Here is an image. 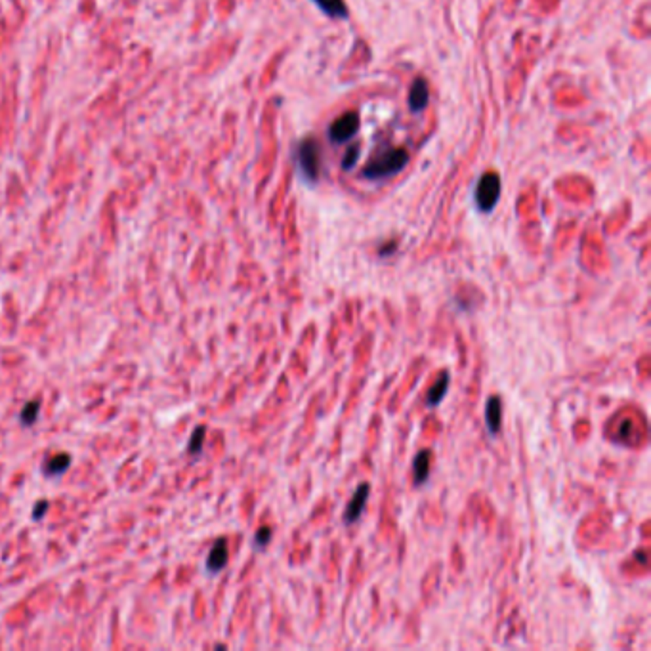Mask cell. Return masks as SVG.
Masks as SVG:
<instances>
[{
	"label": "cell",
	"mask_w": 651,
	"mask_h": 651,
	"mask_svg": "<svg viewBox=\"0 0 651 651\" xmlns=\"http://www.w3.org/2000/svg\"><path fill=\"white\" fill-rule=\"evenodd\" d=\"M272 527H260V530L256 531V535H254V546H256L258 550H262L265 544L272 541Z\"/></svg>",
	"instance_id": "9a60e30c"
},
{
	"label": "cell",
	"mask_w": 651,
	"mask_h": 651,
	"mask_svg": "<svg viewBox=\"0 0 651 651\" xmlns=\"http://www.w3.org/2000/svg\"><path fill=\"white\" fill-rule=\"evenodd\" d=\"M48 506H50V504H48V501H39V502H37V504H34V508H33V520H37V522H39V520H42V518H44V514H46Z\"/></svg>",
	"instance_id": "e0dca14e"
},
{
	"label": "cell",
	"mask_w": 651,
	"mask_h": 651,
	"mask_svg": "<svg viewBox=\"0 0 651 651\" xmlns=\"http://www.w3.org/2000/svg\"><path fill=\"white\" fill-rule=\"evenodd\" d=\"M430 462H432V451L422 449L416 453L413 461V482L414 485H424L430 478Z\"/></svg>",
	"instance_id": "9c48e42d"
},
{
	"label": "cell",
	"mask_w": 651,
	"mask_h": 651,
	"mask_svg": "<svg viewBox=\"0 0 651 651\" xmlns=\"http://www.w3.org/2000/svg\"><path fill=\"white\" fill-rule=\"evenodd\" d=\"M39 414H41V401L34 400V401L25 403V407L21 409V413H20L21 426H25V428L33 426L34 422L39 421Z\"/></svg>",
	"instance_id": "4fadbf2b"
},
{
	"label": "cell",
	"mask_w": 651,
	"mask_h": 651,
	"mask_svg": "<svg viewBox=\"0 0 651 651\" xmlns=\"http://www.w3.org/2000/svg\"><path fill=\"white\" fill-rule=\"evenodd\" d=\"M313 2L331 18H346L348 15V8L344 6L342 0H313Z\"/></svg>",
	"instance_id": "7c38bea8"
},
{
	"label": "cell",
	"mask_w": 651,
	"mask_h": 651,
	"mask_svg": "<svg viewBox=\"0 0 651 651\" xmlns=\"http://www.w3.org/2000/svg\"><path fill=\"white\" fill-rule=\"evenodd\" d=\"M409 161L407 151L403 150H394V151H388L382 157H379L374 163H371L365 169V178L369 180H382V178H388L395 174V172H400Z\"/></svg>",
	"instance_id": "6da1fadb"
},
{
	"label": "cell",
	"mask_w": 651,
	"mask_h": 651,
	"mask_svg": "<svg viewBox=\"0 0 651 651\" xmlns=\"http://www.w3.org/2000/svg\"><path fill=\"white\" fill-rule=\"evenodd\" d=\"M369 495H371V485L369 483H361L360 487L355 489L352 501L348 502L346 510H344V518H342L346 525H353V523L360 522L361 514H363V510L367 506V501H369Z\"/></svg>",
	"instance_id": "5b68a950"
},
{
	"label": "cell",
	"mask_w": 651,
	"mask_h": 651,
	"mask_svg": "<svg viewBox=\"0 0 651 651\" xmlns=\"http://www.w3.org/2000/svg\"><path fill=\"white\" fill-rule=\"evenodd\" d=\"M357 151H360V147H357V145H353V147H350V151H348L346 159L342 161V169H344V170H350V169H352L353 164H355V161H357Z\"/></svg>",
	"instance_id": "2e32d148"
},
{
	"label": "cell",
	"mask_w": 651,
	"mask_h": 651,
	"mask_svg": "<svg viewBox=\"0 0 651 651\" xmlns=\"http://www.w3.org/2000/svg\"><path fill=\"white\" fill-rule=\"evenodd\" d=\"M449 384H451V376H449V373H441L440 379L434 382V386L428 390L426 400H424L426 401L428 409H434L440 405L441 401H443V397L447 395Z\"/></svg>",
	"instance_id": "30bf717a"
},
{
	"label": "cell",
	"mask_w": 651,
	"mask_h": 651,
	"mask_svg": "<svg viewBox=\"0 0 651 651\" xmlns=\"http://www.w3.org/2000/svg\"><path fill=\"white\" fill-rule=\"evenodd\" d=\"M395 251V243H388L384 249H380V256H390Z\"/></svg>",
	"instance_id": "ac0fdd59"
},
{
	"label": "cell",
	"mask_w": 651,
	"mask_h": 651,
	"mask_svg": "<svg viewBox=\"0 0 651 651\" xmlns=\"http://www.w3.org/2000/svg\"><path fill=\"white\" fill-rule=\"evenodd\" d=\"M71 462H73V459H71V454L69 453L52 454V456H46L44 462H42V472H44V475H48V478H60V475H63L67 472Z\"/></svg>",
	"instance_id": "ba28073f"
},
{
	"label": "cell",
	"mask_w": 651,
	"mask_h": 651,
	"mask_svg": "<svg viewBox=\"0 0 651 651\" xmlns=\"http://www.w3.org/2000/svg\"><path fill=\"white\" fill-rule=\"evenodd\" d=\"M409 103L413 111H421L428 105V84L424 79H416L411 86V96H409Z\"/></svg>",
	"instance_id": "8fae6325"
},
{
	"label": "cell",
	"mask_w": 651,
	"mask_h": 651,
	"mask_svg": "<svg viewBox=\"0 0 651 651\" xmlns=\"http://www.w3.org/2000/svg\"><path fill=\"white\" fill-rule=\"evenodd\" d=\"M228 558H230V550H228V541L225 539H218L214 546L209 552L206 558V571L209 573H220L228 565Z\"/></svg>",
	"instance_id": "8992f818"
},
{
	"label": "cell",
	"mask_w": 651,
	"mask_h": 651,
	"mask_svg": "<svg viewBox=\"0 0 651 651\" xmlns=\"http://www.w3.org/2000/svg\"><path fill=\"white\" fill-rule=\"evenodd\" d=\"M298 166L302 176L308 182H315L319 178V147L312 140H304L298 145Z\"/></svg>",
	"instance_id": "3957f363"
},
{
	"label": "cell",
	"mask_w": 651,
	"mask_h": 651,
	"mask_svg": "<svg viewBox=\"0 0 651 651\" xmlns=\"http://www.w3.org/2000/svg\"><path fill=\"white\" fill-rule=\"evenodd\" d=\"M204 435H206V428H204V426H197L195 430H193L190 443H188V453H190V454H199L201 451H203Z\"/></svg>",
	"instance_id": "5bb4252c"
},
{
	"label": "cell",
	"mask_w": 651,
	"mask_h": 651,
	"mask_svg": "<svg viewBox=\"0 0 651 651\" xmlns=\"http://www.w3.org/2000/svg\"><path fill=\"white\" fill-rule=\"evenodd\" d=\"M485 426L489 435H497L502 426V401L499 395L489 397L485 405Z\"/></svg>",
	"instance_id": "52a82bcc"
},
{
	"label": "cell",
	"mask_w": 651,
	"mask_h": 651,
	"mask_svg": "<svg viewBox=\"0 0 651 651\" xmlns=\"http://www.w3.org/2000/svg\"><path fill=\"white\" fill-rule=\"evenodd\" d=\"M357 130H360V115L357 113H346V115H342L340 119L331 124V129H329V138L333 140L334 143H342L348 142L350 138H353L357 134Z\"/></svg>",
	"instance_id": "277c9868"
},
{
	"label": "cell",
	"mask_w": 651,
	"mask_h": 651,
	"mask_svg": "<svg viewBox=\"0 0 651 651\" xmlns=\"http://www.w3.org/2000/svg\"><path fill=\"white\" fill-rule=\"evenodd\" d=\"M501 195V178L495 172H487L480 178L478 188H475V203L482 212H491L495 209L497 201Z\"/></svg>",
	"instance_id": "7a4b0ae2"
}]
</instances>
